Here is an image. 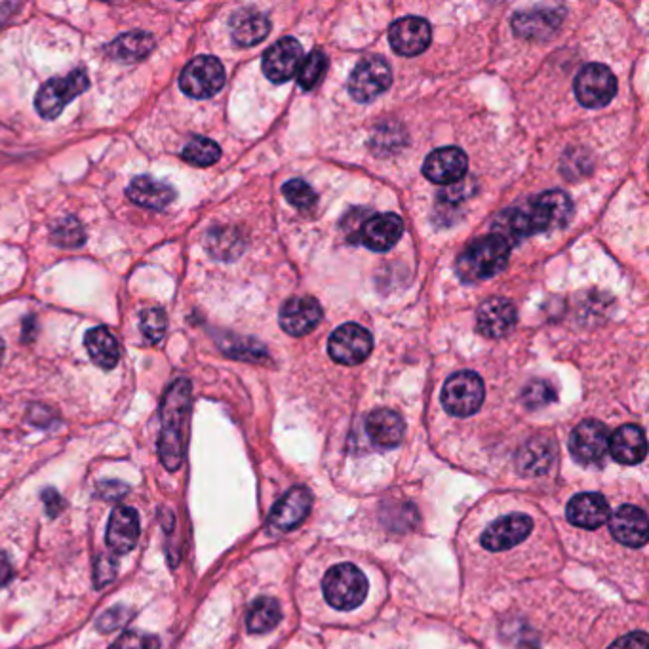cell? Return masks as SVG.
<instances>
[{
    "mask_svg": "<svg viewBox=\"0 0 649 649\" xmlns=\"http://www.w3.org/2000/svg\"><path fill=\"white\" fill-rule=\"evenodd\" d=\"M571 214L573 206L566 193L547 191L505 210L495 221V235L505 238L509 244H518L528 236L566 227Z\"/></svg>",
    "mask_w": 649,
    "mask_h": 649,
    "instance_id": "6da1fadb",
    "label": "cell"
},
{
    "mask_svg": "<svg viewBox=\"0 0 649 649\" xmlns=\"http://www.w3.org/2000/svg\"><path fill=\"white\" fill-rule=\"evenodd\" d=\"M191 408V383L187 379H177L166 391L162 400V429L158 440V452L168 471H177L185 457V438L183 427Z\"/></svg>",
    "mask_w": 649,
    "mask_h": 649,
    "instance_id": "7a4b0ae2",
    "label": "cell"
},
{
    "mask_svg": "<svg viewBox=\"0 0 649 649\" xmlns=\"http://www.w3.org/2000/svg\"><path fill=\"white\" fill-rule=\"evenodd\" d=\"M511 257V244L499 235H488L471 244L455 263L457 276L467 282L476 284L499 275Z\"/></svg>",
    "mask_w": 649,
    "mask_h": 649,
    "instance_id": "3957f363",
    "label": "cell"
},
{
    "mask_svg": "<svg viewBox=\"0 0 649 649\" xmlns=\"http://www.w3.org/2000/svg\"><path fill=\"white\" fill-rule=\"evenodd\" d=\"M324 598L339 611L358 608L368 596V579L354 564H337L324 575Z\"/></svg>",
    "mask_w": 649,
    "mask_h": 649,
    "instance_id": "277c9868",
    "label": "cell"
},
{
    "mask_svg": "<svg viewBox=\"0 0 649 649\" xmlns=\"http://www.w3.org/2000/svg\"><path fill=\"white\" fill-rule=\"evenodd\" d=\"M90 86V80L84 69H77L73 73H69L67 77H59V79L48 80L37 94L35 105L37 111L42 118L59 117L61 111L73 101L79 98L80 94H84Z\"/></svg>",
    "mask_w": 649,
    "mask_h": 649,
    "instance_id": "5b68a950",
    "label": "cell"
},
{
    "mask_svg": "<svg viewBox=\"0 0 649 649\" xmlns=\"http://www.w3.org/2000/svg\"><path fill=\"white\" fill-rule=\"evenodd\" d=\"M484 402V383L474 372L453 374L442 389V406L455 417H469Z\"/></svg>",
    "mask_w": 649,
    "mask_h": 649,
    "instance_id": "8992f818",
    "label": "cell"
},
{
    "mask_svg": "<svg viewBox=\"0 0 649 649\" xmlns=\"http://www.w3.org/2000/svg\"><path fill=\"white\" fill-rule=\"evenodd\" d=\"M225 84V69L214 56L195 58L179 77V86L189 98L206 99L216 96Z\"/></svg>",
    "mask_w": 649,
    "mask_h": 649,
    "instance_id": "52a82bcc",
    "label": "cell"
},
{
    "mask_svg": "<svg viewBox=\"0 0 649 649\" xmlns=\"http://www.w3.org/2000/svg\"><path fill=\"white\" fill-rule=\"evenodd\" d=\"M617 94V80L602 63H590L575 79V96L583 107L598 109L608 105Z\"/></svg>",
    "mask_w": 649,
    "mask_h": 649,
    "instance_id": "ba28073f",
    "label": "cell"
},
{
    "mask_svg": "<svg viewBox=\"0 0 649 649\" xmlns=\"http://www.w3.org/2000/svg\"><path fill=\"white\" fill-rule=\"evenodd\" d=\"M393 82V73L383 58L362 59L349 79V92L356 101L370 103L379 98Z\"/></svg>",
    "mask_w": 649,
    "mask_h": 649,
    "instance_id": "9c48e42d",
    "label": "cell"
},
{
    "mask_svg": "<svg viewBox=\"0 0 649 649\" xmlns=\"http://www.w3.org/2000/svg\"><path fill=\"white\" fill-rule=\"evenodd\" d=\"M374 349L372 334L360 324H343L328 341V353L337 364H362Z\"/></svg>",
    "mask_w": 649,
    "mask_h": 649,
    "instance_id": "30bf717a",
    "label": "cell"
},
{
    "mask_svg": "<svg viewBox=\"0 0 649 649\" xmlns=\"http://www.w3.org/2000/svg\"><path fill=\"white\" fill-rule=\"evenodd\" d=\"M608 442H610V434L606 425L594 419H587L579 423L571 433V455L581 465L598 463L608 452Z\"/></svg>",
    "mask_w": 649,
    "mask_h": 649,
    "instance_id": "8fae6325",
    "label": "cell"
},
{
    "mask_svg": "<svg viewBox=\"0 0 649 649\" xmlns=\"http://www.w3.org/2000/svg\"><path fill=\"white\" fill-rule=\"evenodd\" d=\"M303 63V48L294 37L278 40L263 54V73L276 84L294 79Z\"/></svg>",
    "mask_w": 649,
    "mask_h": 649,
    "instance_id": "7c38bea8",
    "label": "cell"
},
{
    "mask_svg": "<svg viewBox=\"0 0 649 649\" xmlns=\"http://www.w3.org/2000/svg\"><path fill=\"white\" fill-rule=\"evenodd\" d=\"M433 39L429 21L423 18H400L389 29V42L398 56L413 58L425 52Z\"/></svg>",
    "mask_w": 649,
    "mask_h": 649,
    "instance_id": "4fadbf2b",
    "label": "cell"
},
{
    "mask_svg": "<svg viewBox=\"0 0 649 649\" xmlns=\"http://www.w3.org/2000/svg\"><path fill=\"white\" fill-rule=\"evenodd\" d=\"M533 528L530 516L526 514H509L495 520L492 526L482 535V545L488 551L501 552L520 545Z\"/></svg>",
    "mask_w": 649,
    "mask_h": 649,
    "instance_id": "5bb4252c",
    "label": "cell"
},
{
    "mask_svg": "<svg viewBox=\"0 0 649 649\" xmlns=\"http://www.w3.org/2000/svg\"><path fill=\"white\" fill-rule=\"evenodd\" d=\"M469 158L457 147L436 149L423 164V176L438 185H452L467 174Z\"/></svg>",
    "mask_w": 649,
    "mask_h": 649,
    "instance_id": "9a60e30c",
    "label": "cell"
},
{
    "mask_svg": "<svg viewBox=\"0 0 649 649\" xmlns=\"http://www.w3.org/2000/svg\"><path fill=\"white\" fill-rule=\"evenodd\" d=\"M322 320V307L315 297H292L280 309V328L301 337L313 332Z\"/></svg>",
    "mask_w": 649,
    "mask_h": 649,
    "instance_id": "2e32d148",
    "label": "cell"
},
{
    "mask_svg": "<svg viewBox=\"0 0 649 649\" xmlns=\"http://www.w3.org/2000/svg\"><path fill=\"white\" fill-rule=\"evenodd\" d=\"M516 318V307L509 299L492 297L484 301L476 313V330L484 337L499 339L512 332Z\"/></svg>",
    "mask_w": 649,
    "mask_h": 649,
    "instance_id": "e0dca14e",
    "label": "cell"
},
{
    "mask_svg": "<svg viewBox=\"0 0 649 649\" xmlns=\"http://www.w3.org/2000/svg\"><path fill=\"white\" fill-rule=\"evenodd\" d=\"M311 507H313L311 492L303 486L292 488L273 507L271 516H269V524L280 531L295 530L309 516Z\"/></svg>",
    "mask_w": 649,
    "mask_h": 649,
    "instance_id": "ac0fdd59",
    "label": "cell"
},
{
    "mask_svg": "<svg viewBox=\"0 0 649 649\" xmlns=\"http://www.w3.org/2000/svg\"><path fill=\"white\" fill-rule=\"evenodd\" d=\"M610 530L619 543L642 547L648 541V516L638 507L625 505L611 514Z\"/></svg>",
    "mask_w": 649,
    "mask_h": 649,
    "instance_id": "d6986e66",
    "label": "cell"
},
{
    "mask_svg": "<svg viewBox=\"0 0 649 649\" xmlns=\"http://www.w3.org/2000/svg\"><path fill=\"white\" fill-rule=\"evenodd\" d=\"M107 547L115 554L134 551L139 539V516L132 507H117L107 526Z\"/></svg>",
    "mask_w": 649,
    "mask_h": 649,
    "instance_id": "ffe728a7",
    "label": "cell"
},
{
    "mask_svg": "<svg viewBox=\"0 0 649 649\" xmlns=\"http://www.w3.org/2000/svg\"><path fill=\"white\" fill-rule=\"evenodd\" d=\"M568 520L583 530H596L610 518V505L600 493H581L568 503Z\"/></svg>",
    "mask_w": 649,
    "mask_h": 649,
    "instance_id": "44dd1931",
    "label": "cell"
},
{
    "mask_svg": "<svg viewBox=\"0 0 649 649\" xmlns=\"http://www.w3.org/2000/svg\"><path fill=\"white\" fill-rule=\"evenodd\" d=\"M562 23V12L556 8H535L518 12L512 20V29L518 37L528 40L549 39Z\"/></svg>",
    "mask_w": 649,
    "mask_h": 649,
    "instance_id": "7402d4cb",
    "label": "cell"
},
{
    "mask_svg": "<svg viewBox=\"0 0 649 649\" xmlns=\"http://www.w3.org/2000/svg\"><path fill=\"white\" fill-rule=\"evenodd\" d=\"M404 233V221L396 214H379L370 217L362 229L360 238L362 244H366L374 252H387L400 240Z\"/></svg>",
    "mask_w": 649,
    "mask_h": 649,
    "instance_id": "603a6c76",
    "label": "cell"
},
{
    "mask_svg": "<svg viewBox=\"0 0 649 649\" xmlns=\"http://www.w3.org/2000/svg\"><path fill=\"white\" fill-rule=\"evenodd\" d=\"M128 198L141 208L149 210H164L176 198V189L164 181H157L153 177L139 176L130 183L126 189Z\"/></svg>",
    "mask_w": 649,
    "mask_h": 649,
    "instance_id": "cb8c5ba5",
    "label": "cell"
},
{
    "mask_svg": "<svg viewBox=\"0 0 649 649\" xmlns=\"http://www.w3.org/2000/svg\"><path fill=\"white\" fill-rule=\"evenodd\" d=\"M608 450L615 461L623 465H636L644 461L648 452L646 434L638 425H625L611 434Z\"/></svg>",
    "mask_w": 649,
    "mask_h": 649,
    "instance_id": "d4e9b609",
    "label": "cell"
},
{
    "mask_svg": "<svg viewBox=\"0 0 649 649\" xmlns=\"http://www.w3.org/2000/svg\"><path fill=\"white\" fill-rule=\"evenodd\" d=\"M366 431H368L370 440L377 446L394 448V446H398L402 442L406 427H404V421H402V417L398 413L387 410V408H381V410H375V412L368 415Z\"/></svg>",
    "mask_w": 649,
    "mask_h": 649,
    "instance_id": "484cf974",
    "label": "cell"
},
{
    "mask_svg": "<svg viewBox=\"0 0 649 649\" xmlns=\"http://www.w3.org/2000/svg\"><path fill=\"white\" fill-rule=\"evenodd\" d=\"M271 31V21L259 10H240L231 18V37L238 46H254Z\"/></svg>",
    "mask_w": 649,
    "mask_h": 649,
    "instance_id": "4316f807",
    "label": "cell"
},
{
    "mask_svg": "<svg viewBox=\"0 0 649 649\" xmlns=\"http://www.w3.org/2000/svg\"><path fill=\"white\" fill-rule=\"evenodd\" d=\"M554 455L556 452L551 438L537 436L522 448L518 455V469L526 476H541L551 469Z\"/></svg>",
    "mask_w": 649,
    "mask_h": 649,
    "instance_id": "83f0119b",
    "label": "cell"
},
{
    "mask_svg": "<svg viewBox=\"0 0 649 649\" xmlns=\"http://www.w3.org/2000/svg\"><path fill=\"white\" fill-rule=\"evenodd\" d=\"M84 345L88 349L90 358L101 370H113L120 360V347L117 337L107 328L99 326L90 330L84 337Z\"/></svg>",
    "mask_w": 649,
    "mask_h": 649,
    "instance_id": "f1b7e54d",
    "label": "cell"
},
{
    "mask_svg": "<svg viewBox=\"0 0 649 649\" xmlns=\"http://www.w3.org/2000/svg\"><path fill=\"white\" fill-rule=\"evenodd\" d=\"M155 50V39L149 33L132 31L120 35L115 42H111L107 54L109 58L122 63H136L139 59L147 58Z\"/></svg>",
    "mask_w": 649,
    "mask_h": 649,
    "instance_id": "f546056e",
    "label": "cell"
},
{
    "mask_svg": "<svg viewBox=\"0 0 649 649\" xmlns=\"http://www.w3.org/2000/svg\"><path fill=\"white\" fill-rule=\"evenodd\" d=\"M282 619V611L275 598L261 596L252 604L246 617V627L254 634H265L269 630L275 629L276 625Z\"/></svg>",
    "mask_w": 649,
    "mask_h": 649,
    "instance_id": "4dcf8cb0",
    "label": "cell"
},
{
    "mask_svg": "<svg viewBox=\"0 0 649 649\" xmlns=\"http://www.w3.org/2000/svg\"><path fill=\"white\" fill-rule=\"evenodd\" d=\"M206 248L212 256L223 261H229L233 257L240 256L244 242L235 229H214L206 238Z\"/></svg>",
    "mask_w": 649,
    "mask_h": 649,
    "instance_id": "1f68e13d",
    "label": "cell"
},
{
    "mask_svg": "<svg viewBox=\"0 0 649 649\" xmlns=\"http://www.w3.org/2000/svg\"><path fill=\"white\" fill-rule=\"evenodd\" d=\"M181 157H183V160H187L189 164H193V166L206 168V166L216 164L219 157H221V149H219L216 141H212V139L193 138L185 145Z\"/></svg>",
    "mask_w": 649,
    "mask_h": 649,
    "instance_id": "d6a6232c",
    "label": "cell"
},
{
    "mask_svg": "<svg viewBox=\"0 0 649 649\" xmlns=\"http://www.w3.org/2000/svg\"><path fill=\"white\" fill-rule=\"evenodd\" d=\"M326 67H328V59L324 56V52L313 50L297 71V82H299L301 90H305V92L313 90L320 79L324 77Z\"/></svg>",
    "mask_w": 649,
    "mask_h": 649,
    "instance_id": "836d02e7",
    "label": "cell"
},
{
    "mask_svg": "<svg viewBox=\"0 0 649 649\" xmlns=\"http://www.w3.org/2000/svg\"><path fill=\"white\" fill-rule=\"evenodd\" d=\"M52 240L56 246L63 248H79L86 240V233L80 225L79 219L75 217H65L58 221L52 229Z\"/></svg>",
    "mask_w": 649,
    "mask_h": 649,
    "instance_id": "e575fe53",
    "label": "cell"
},
{
    "mask_svg": "<svg viewBox=\"0 0 649 649\" xmlns=\"http://www.w3.org/2000/svg\"><path fill=\"white\" fill-rule=\"evenodd\" d=\"M282 193L294 208L303 210V212L311 210L316 204L315 189L309 183H305L303 179H290L282 187Z\"/></svg>",
    "mask_w": 649,
    "mask_h": 649,
    "instance_id": "d590c367",
    "label": "cell"
},
{
    "mask_svg": "<svg viewBox=\"0 0 649 649\" xmlns=\"http://www.w3.org/2000/svg\"><path fill=\"white\" fill-rule=\"evenodd\" d=\"M522 400L530 410H537V408L549 406L551 402H554L556 393L547 381H533L526 387V391L522 394Z\"/></svg>",
    "mask_w": 649,
    "mask_h": 649,
    "instance_id": "8d00e7d4",
    "label": "cell"
},
{
    "mask_svg": "<svg viewBox=\"0 0 649 649\" xmlns=\"http://www.w3.org/2000/svg\"><path fill=\"white\" fill-rule=\"evenodd\" d=\"M166 315L162 309H147L141 313V332L149 341H160L166 332Z\"/></svg>",
    "mask_w": 649,
    "mask_h": 649,
    "instance_id": "74e56055",
    "label": "cell"
},
{
    "mask_svg": "<svg viewBox=\"0 0 649 649\" xmlns=\"http://www.w3.org/2000/svg\"><path fill=\"white\" fill-rule=\"evenodd\" d=\"M109 649H160V640L149 632H124Z\"/></svg>",
    "mask_w": 649,
    "mask_h": 649,
    "instance_id": "f35d334b",
    "label": "cell"
},
{
    "mask_svg": "<svg viewBox=\"0 0 649 649\" xmlns=\"http://www.w3.org/2000/svg\"><path fill=\"white\" fill-rule=\"evenodd\" d=\"M117 575V558H111L107 554H101L96 562V571H94V579L99 589L107 583H111Z\"/></svg>",
    "mask_w": 649,
    "mask_h": 649,
    "instance_id": "ab89813d",
    "label": "cell"
},
{
    "mask_svg": "<svg viewBox=\"0 0 649 649\" xmlns=\"http://www.w3.org/2000/svg\"><path fill=\"white\" fill-rule=\"evenodd\" d=\"M130 621V611L126 608H115V610L105 611L98 621V629L107 632V630L120 629L124 623Z\"/></svg>",
    "mask_w": 649,
    "mask_h": 649,
    "instance_id": "60d3db41",
    "label": "cell"
},
{
    "mask_svg": "<svg viewBox=\"0 0 649 649\" xmlns=\"http://www.w3.org/2000/svg\"><path fill=\"white\" fill-rule=\"evenodd\" d=\"M648 644V634L638 630V632H630L627 636L619 638L608 649H648Z\"/></svg>",
    "mask_w": 649,
    "mask_h": 649,
    "instance_id": "b9f144b4",
    "label": "cell"
},
{
    "mask_svg": "<svg viewBox=\"0 0 649 649\" xmlns=\"http://www.w3.org/2000/svg\"><path fill=\"white\" fill-rule=\"evenodd\" d=\"M12 564L4 552H0V587L12 579Z\"/></svg>",
    "mask_w": 649,
    "mask_h": 649,
    "instance_id": "7bdbcfd3",
    "label": "cell"
},
{
    "mask_svg": "<svg viewBox=\"0 0 649 649\" xmlns=\"http://www.w3.org/2000/svg\"><path fill=\"white\" fill-rule=\"evenodd\" d=\"M2 356H4V341L0 339V362H2Z\"/></svg>",
    "mask_w": 649,
    "mask_h": 649,
    "instance_id": "ee69618b",
    "label": "cell"
}]
</instances>
